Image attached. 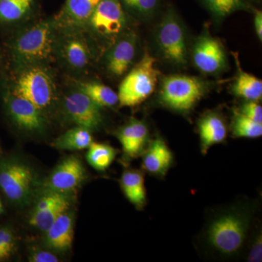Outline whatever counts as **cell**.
I'll return each mask as SVG.
<instances>
[{"label":"cell","instance_id":"cell-26","mask_svg":"<svg viewBox=\"0 0 262 262\" xmlns=\"http://www.w3.org/2000/svg\"><path fill=\"white\" fill-rule=\"evenodd\" d=\"M88 149L89 151L86 155L88 163L93 168L100 171L108 168L117 155L116 149L113 146L94 141Z\"/></svg>","mask_w":262,"mask_h":262},{"label":"cell","instance_id":"cell-15","mask_svg":"<svg viewBox=\"0 0 262 262\" xmlns=\"http://www.w3.org/2000/svg\"><path fill=\"white\" fill-rule=\"evenodd\" d=\"M135 33H127L114 42L106 57V67L112 75L120 77L126 73L134 62L136 53Z\"/></svg>","mask_w":262,"mask_h":262},{"label":"cell","instance_id":"cell-29","mask_svg":"<svg viewBox=\"0 0 262 262\" xmlns=\"http://www.w3.org/2000/svg\"><path fill=\"white\" fill-rule=\"evenodd\" d=\"M232 131L237 137L258 138L262 135V124L245 116L242 113H234Z\"/></svg>","mask_w":262,"mask_h":262},{"label":"cell","instance_id":"cell-30","mask_svg":"<svg viewBox=\"0 0 262 262\" xmlns=\"http://www.w3.org/2000/svg\"><path fill=\"white\" fill-rule=\"evenodd\" d=\"M15 244L16 242H15V236L11 229L8 227L0 229V246L9 257L14 252Z\"/></svg>","mask_w":262,"mask_h":262},{"label":"cell","instance_id":"cell-16","mask_svg":"<svg viewBox=\"0 0 262 262\" xmlns=\"http://www.w3.org/2000/svg\"><path fill=\"white\" fill-rule=\"evenodd\" d=\"M75 217L70 210L62 213L46 231L45 243L50 249L66 252L72 248Z\"/></svg>","mask_w":262,"mask_h":262},{"label":"cell","instance_id":"cell-37","mask_svg":"<svg viewBox=\"0 0 262 262\" xmlns=\"http://www.w3.org/2000/svg\"><path fill=\"white\" fill-rule=\"evenodd\" d=\"M3 212V206L1 201H0V214Z\"/></svg>","mask_w":262,"mask_h":262},{"label":"cell","instance_id":"cell-17","mask_svg":"<svg viewBox=\"0 0 262 262\" xmlns=\"http://www.w3.org/2000/svg\"><path fill=\"white\" fill-rule=\"evenodd\" d=\"M101 0H66L55 17L57 27L83 28Z\"/></svg>","mask_w":262,"mask_h":262},{"label":"cell","instance_id":"cell-33","mask_svg":"<svg viewBox=\"0 0 262 262\" xmlns=\"http://www.w3.org/2000/svg\"><path fill=\"white\" fill-rule=\"evenodd\" d=\"M261 237L260 236L250 253L249 257H248L250 261H261Z\"/></svg>","mask_w":262,"mask_h":262},{"label":"cell","instance_id":"cell-11","mask_svg":"<svg viewBox=\"0 0 262 262\" xmlns=\"http://www.w3.org/2000/svg\"><path fill=\"white\" fill-rule=\"evenodd\" d=\"M63 108L69 120L77 126L93 130L102 123L101 107L80 90L72 91L66 96Z\"/></svg>","mask_w":262,"mask_h":262},{"label":"cell","instance_id":"cell-3","mask_svg":"<svg viewBox=\"0 0 262 262\" xmlns=\"http://www.w3.org/2000/svg\"><path fill=\"white\" fill-rule=\"evenodd\" d=\"M9 91L28 100L44 113L56 101V82L46 64L17 70Z\"/></svg>","mask_w":262,"mask_h":262},{"label":"cell","instance_id":"cell-21","mask_svg":"<svg viewBox=\"0 0 262 262\" xmlns=\"http://www.w3.org/2000/svg\"><path fill=\"white\" fill-rule=\"evenodd\" d=\"M202 149L207 151L210 146L220 144L227 137V127L225 122L215 114H209L199 122Z\"/></svg>","mask_w":262,"mask_h":262},{"label":"cell","instance_id":"cell-9","mask_svg":"<svg viewBox=\"0 0 262 262\" xmlns=\"http://www.w3.org/2000/svg\"><path fill=\"white\" fill-rule=\"evenodd\" d=\"M247 223L241 215L229 213L217 219L208 230V239L224 254L237 252L246 238Z\"/></svg>","mask_w":262,"mask_h":262},{"label":"cell","instance_id":"cell-27","mask_svg":"<svg viewBox=\"0 0 262 262\" xmlns=\"http://www.w3.org/2000/svg\"><path fill=\"white\" fill-rule=\"evenodd\" d=\"M215 18H225L238 10H251L248 0H201Z\"/></svg>","mask_w":262,"mask_h":262},{"label":"cell","instance_id":"cell-19","mask_svg":"<svg viewBox=\"0 0 262 262\" xmlns=\"http://www.w3.org/2000/svg\"><path fill=\"white\" fill-rule=\"evenodd\" d=\"M39 5L40 0H0V24L26 23L37 14Z\"/></svg>","mask_w":262,"mask_h":262},{"label":"cell","instance_id":"cell-36","mask_svg":"<svg viewBox=\"0 0 262 262\" xmlns=\"http://www.w3.org/2000/svg\"><path fill=\"white\" fill-rule=\"evenodd\" d=\"M248 3L251 4V3H256V4H259L261 3V0H248Z\"/></svg>","mask_w":262,"mask_h":262},{"label":"cell","instance_id":"cell-5","mask_svg":"<svg viewBox=\"0 0 262 262\" xmlns=\"http://www.w3.org/2000/svg\"><path fill=\"white\" fill-rule=\"evenodd\" d=\"M208 83L193 76L173 75L162 82L160 100L167 107L179 112H188L206 94Z\"/></svg>","mask_w":262,"mask_h":262},{"label":"cell","instance_id":"cell-31","mask_svg":"<svg viewBox=\"0 0 262 262\" xmlns=\"http://www.w3.org/2000/svg\"><path fill=\"white\" fill-rule=\"evenodd\" d=\"M241 113L253 121L262 124V107L256 101H248L241 107Z\"/></svg>","mask_w":262,"mask_h":262},{"label":"cell","instance_id":"cell-13","mask_svg":"<svg viewBox=\"0 0 262 262\" xmlns=\"http://www.w3.org/2000/svg\"><path fill=\"white\" fill-rule=\"evenodd\" d=\"M86 178V170L81 160L70 156L56 165L44 184L45 190L72 193Z\"/></svg>","mask_w":262,"mask_h":262},{"label":"cell","instance_id":"cell-22","mask_svg":"<svg viewBox=\"0 0 262 262\" xmlns=\"http://www.w3.org/2000/svg\"><path fill=\"white\" fill-rule=\"evenodd\" d=\"M92 142L91 130L76 125L56 138L52 146L56 149L80 151L88 149Z\"/></svg>","mask_w":262,"mask_h":262},{"label":"cell","instance_id":"cell-8","mask_svg":"<svg viewBox=\"0 0 262 262\" xmlns=\"http://www.w3.org/2000/svg\"><path fill=\"white\" fill-rule=\"evenodd\" d=\"M127 13L120 0H101L83 28L98 39L114 41L125 31Z\"/></svg>","mask_w":262,"mask_h":262},{"label":"cell","instance_id":"cell-14","mask_svg":"<svg viewBox=\"0 0 262 262\" xmlns=\"http://www.w3.org/2000/svg\"><path fill=\"white\" fill-rule=\"evenodd\" d=\"M192 58L198 70L209 75L218 73L227 64V56L222 43L208 32L196 39Z\"/></svg>","mask_w":262,"mask_h":262},{"label":"cell","instance_id":"cell-4","mask_svg":"<svg viewBox=\"0 0 262 262\" xmlns=\"http://www.w3.org/2000/svg\"><path fill=\"white\" fill-rule=\"evenodd\" d=\"M156 59L146 51L140 61L130 70L119 87L118 103L121 106H134L145 101L154 92L159 71Z\"/></svg>","mask_w":262,"mask_h":262},{"label":"cell","instance_id":"cell-34","mask_svg":"<svg viewBox=\"0 0 262 262\" xmlns=\"http://www.w3.org/2000/svg\"><path fill=\"white\" fill-rule=\"evenodd\" d=\"M254 24L256 34L260 41L262 40V12L261 10H255Z\"/></svg>","mask_w":262,"mask_h":262},{"label":"cell","instance_id":"cell-28","mask_svg":"<svg viewBox=\"0 0 262 262\" xmlns=\"http://www.w3.org/2000/svg\"><path fill=\"white\" fill-rule=\"evenodd\" d=\"M127 13L136 18L149 19L159 10L162 0H120Z\"/></svg>","mask_w":262,"mask_h":262},{"label":"cell","instance_id":"cell-23","mask_svg":"<svg viewBox=\"0 0 262 262\" xmlns=\"http://www.w3.org/2000/svg\"><path fill=\"white\" fill-rule=\"evenodd\" d=\"M121 187L129 201L137 207L146 202V189L142 173L138 170H126L121 177Z\"/></svg>","mask_w":262,"mask_h":262},{"label":"cell","instance_id":"cell-25","mask_svg":"<svg viewBox=\"0 0 262 262\" xmlns=\"http://www.w3.org/2000/svg\"><path fill=\"white\" fill-rule=\"evenodd\" d=\"M80 90L100 107H111L118 103V95L111 88L97 82H81Z\"/></svg>","mask_w":262,"mask_h":262},{"label":"cell","instance_id":"cell-20","mask_svg":"<svg viewBox=\"0 0 262 262\" xmlns=\"http://www.w3.org/2000/svg\"><path fill=\"white\" fill-rule=\"evenodd\" d=\"M173 162V154L160 138L151 141L144 156V168L149 173L163 176Z\"/></svg>","mask_w":262,"mask_h":262},{"label":"cell","instance_id":"cell-24","mask_svg":"<svg viewBox=\"0 0 262 262\" xmlns=\"http://www.w3.org/2000/svg\"><path fill=\"white\" fill-rule=\"evenodd\" d=\"M232 92L235 96L244 98L246 101H259L262 97L261 80L241 70L232 86Z\"/></svg>","mask_w":262,"mask_h":262},{"label":"cell","instance_id":"cell-18","mask_svg":"<svg viewBox=\"0 0 262 262\" xmlns=\"http://www.w3.org/2000/svg\"><path fill=\"white\" fill-rule=\"evenodd\" d=\"M117 137L125 154L136 158L143 152L149 138V130L144 122L133 119L120 129Z\"/></svg>","mask_w":262,"mask_h":262},{"label":"cell","instance_id":"cell-12","mask_svg":"<svg viewBox=\"0 0 262 262\" xmlns=\"http://www.w3.org/2000/svg\"><path fill=\"white\" fill-rule=\"evenodd\" d=\"M5 104L13 123L20 130L29 133H42L46 127L45 113L21 96L8 91Z\"/></svg>","mask_w":262,"mask_h":262},{"label":"cell","instance_id":"cell-35","mask_svg":"<svg viewBox=\"0 0 262 262\" xmlns=\"http://www.w3.org/2000/svg\"><path fill=\"white\" fill-rule=\"evenodd\" d=\"M9 258V256L5 253L4 250L0 246V261H4V260L8 259Z\"/></svg>","mask_w":262,"mask_h":262},{"label":"cell","instance_id":"cell-1","mask_svg":"<svg viewBox=\"0 0 262 262\" xmlns=\"http://www.w3.org/2000/svg\"><path fill=\"white\" fill-rule=\"evenodd\" d=\"M58 32L56 20H41L20 31L11 45V56L15 70L46 64L55 56Z\"/></svg>","mask_w":262,"mask_h":262},{"label":"cell","instance_id":"cell-6","mask_svg":"<svg viewBox=\"0 0 262 262\" xmlns=\"http://www.w3.org/2000/svg\"><path fill=\"white\" fill-rule=\"evenodd\" d=\"M58 28L55 56L69 70L82 72L89 68L92 61V51L89 41L81 27Z\"/></svg>","mask_w":262,"mask_h":262},{"label":"cell","instance_id":"cell-2","mask_svg":"<svg viewBox=\"0 0 262 262\" xmlns=\"http://www.w3.org/2000/svg\"><path fill=\"white\" fill-rule=\"evenodd\" d=\"M39 187V177L29 164L13 158L0 161V191L13 204L27 206Z\"/></svg>","mask_w":262,"mask_h":262},{"label":"cell","instance_id":"cell-7","mask_svg":"<svg viewBox=\"0 0 262 262\" xmlns=\"http://www.w3.org/2000/svg\"><path fill=\"white\" fill-rule=\"evenodd\" d=\"M157 43L166 61L175 65L187 63V47L186 33L182 20L173 8L165 11L158 26Z\"/></svg>","mask_w":262,"mask_h":262},{"label":"cell","instance_id":"cell-32","mask_svg":"<svg viewBox=\"0 0 262 262\" xmlns=\"http://www.w3.org/2000/svg\"><path fill=\"white\" fill-rule=\"evenodd\" d=\"M29 261L32 262H58L59 259L52 252L42 250H37L31 253Z\"/></svg>","mask_w":262,"mask_h":262},{"label":"cell","instance_id":"cell-10","mask_svg":"<svg viewBox=\"0 0 262 262\" xmlns=\"http://www.w3.org/2000/svg\"><path fill=\"white\" fill-rule=\"evenodd\" d=\"M72 203V193L43 191L31 211L29 225L46 232L57 218L70 210Z\"/></svg>","mask_w":262,"mask_h":262}]
</instances>
